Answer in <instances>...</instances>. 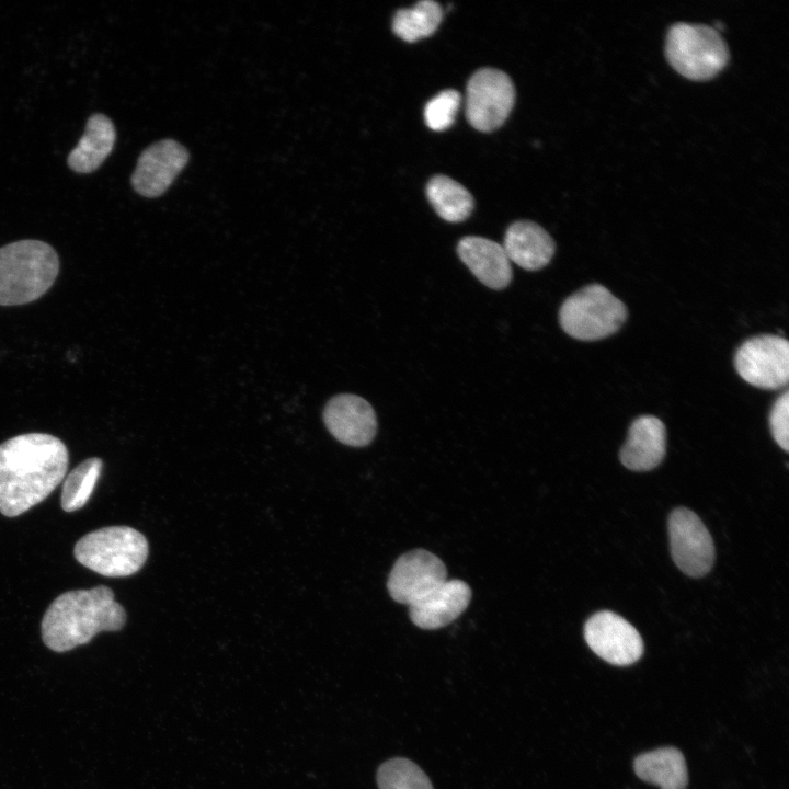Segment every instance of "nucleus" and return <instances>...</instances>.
Segmentation results:
<instances>
[{"label": "nucleus", "instance_id": "f257e3e1", "mask_svg": "<svg viewBox=\"0 0 789 789\" xmlns=\"http://www.w3.org/2000/svg\"><path fill=\"white\" fill-rule=\"evenodd\" d=\"M69 464L56 436L27 433L0 444V513L14 517L44 501L64 480Z\"/></svg>", "mask_w": 789, "mask_h": 789}, {"label": "nucleus", "instance_id": "f03ea898", "mask_svg": "<svg viewBox=\"0 0 789 789\" xmlns=\"http://www.w3.org/2000/svg\"><path fill=\"white\" fill-rule=\"evenodd\" d=\"M126 622L124 607L104 585L69 591L53 601L42 619V639L55 652L89 643L102 631H117Z\"/></svg>", "mask_w": 789, "mask_h": 789}, {"label": "nucleus", "instance_id": "7ed1b4c3", "mask_svg": "<svg viewBox=\"0 0 789 789\" xmlns=\"http://www.w3.org/2000/svg\"><path fill=\"white\" fill-rule=\"evenodd\" d=\"M59 272L57 252L39 240L0 248V306H19L42 297Z\"/></svg>", "mask_w": 789, "mask_h": 789}, {"label": "nucleus", "instance_id": "20e7f679", "mask_svg": "<svg viewBox=\"0 0 789 789\" xmlns=\"http://www.w3.org/2000/svg\"><path fill=\"white\" fill-rule=\"evenodd\" d=\"M149 552L146 537L128 526H110L84 535L73 553L82 565L108 578L128 576L145 564Z\"/></svg>", "mask_w": 789, "mask_h": 789}, {"label": "nucleus", "instance_id": "39448f33", "mask_svg": "<svg viewBox=\"0 0 789 789\" xmlns=\"http://www.w3.org/2000/svg\"><path fill=\"white\" fill-rule=\"evenodd\" d=\"M665 56L683 77L706 81L716 77L729 61V49L718 31L705 24L678 22L666 35Z\"/></svg>", "mask_w": 789, "mask_h": 789}, {"label": "nucleus", "instance_id": "423d86ee", "mask_svg": "<svg viewBox=\"0 0 789 789\" xmlns=\"http://www.w3.org/2000/svg\"><path fill=\"white\" fill-rule=\"evenodd\" d=\"M627 318V308L606 287L587 285L561 305L559 321L563 331L582 341L607 338L617 332Z\"/></svg>", "mask_w": 789, "mask_h": 789}, {"label": "nucleus", "instance_id": "0eeeda50", "mask_svg": "<svg viewBox=\"0 0 789 789\" xmlns=\"http://www.w3.org/2000/svg\"><path fill=\"white\" fill-rule=\"evenodd\" d=\"M514 102V84L501 70L479 69L467 83L466 116L477 130L492 132L503 125Z\"/></svg>", "mask_w": 789, "mask_h": 789}, {"label": "nucleus", "instance_id": "6e6552de", "mask_svg": "<svg viewBox=\"0 0 789 789\" xmlns=\"http://www.w3.org/2000/svg\"><path fill=\"white\" fill-rule=\"evenodd\" d=\"M734 364L737 374L750 385L779 389L789 379V343L779 335L753 336L737 348Z\"/></svg>", "mask_w": 789, "mask_h": 789}, {"label": "nucleus", "instance_id": "1a4fd4ad", "mask_svg": "<svg viewBox=\"0 0 789 789\" xmlns=\"http://www.w3.org/2000/svg\"><path fill=\"white\" fill-rule=\"evenodd\" d=\"M668 535L672 558L685 574L699 578L710 571L714 546L697 514L686 507L675 508L668 518Z\"/></svg>", "mask_w": 789, "mask_h": 789}, {"label": "nucleus", "instance_id": "9d476101", "mask_svg": "<svg viewBox=\"0 0 789 789\" xmlns=\"http://www.w3.org/2000/svg\"><path fill=\"white\" fill-rule=\"evenodd\" d=\"M584 637L592 651L613 665L633 664L643 653V641L637 629L613 611L594 614L585 624Z\"/></svg>", "mask_w": 789, "mask_h": 789}, {"label": "nucleus", "instance_id": "9b49d317", "mask_svg": "<svg viewBox=\"0 0 789 789\" xmlns=\"http://www.w3.org/2000/svg\"><path fill=\"white\" fill-rule=\"evenodd\" d=\"M447 580V570L432 552L416 549L402 554L395 563L388 591L398 603L411 605Z\"/></svg>", "mask_w": 789, "mask_h": 789}, {"label": "nucleus", "instance_id": "f8f14e48", "mask_svg": "<svg viewBox=\"0 0 789 789\" xmlns=\"http://www.w3.org/2000/svg\"><path fill=\"white\" fill-rule=\"evenodd\" d=\"M187 149L173 139H162L139 156L132 175L135 191L145 197H158L187 164Z\"/></svg>", "mask_w": 789, "mask_h": 789}, {"label": "nucleus", "instance_id": "ddd939ff", "mask_svg": "<svg viewBox=\"0 0 789 789\" xmlns=\"http://www.w3.org/2000/svg\"><path fill=\"white\" fill-rule=\"evenodd\" d=\"M323 420L329 432L348 446H366L376 435L377 420L373 407L355 395L332 398L324 408Z\"/></svg>", "mask_w": 789, "mask_h": 789}, {"label": "nucleus", "instance_id": "4468645a", "mask_svg": "<svg viewBox=\"0 0 789 789\" xmlns=\"http://www.w3.org/2000/svg\"><path fill=\"white\" fill-rule=\"evenodd\" d=\"M471 599V590L460 580L443 584L409 606L412 622L422 629L442 628L458 618Z\"/></svg>", "mask_w": 789, "mask_h": 789}, {"label": "nucleus", "instance_id": "2eb2a0df", "mask_svg": "<svg viewBox=\"0 0 789 789\" xmlns=\"http://www.w3.org/2000/svg\"><path fill=\"white\" fill-rule=\"evenodd\" d=\"M666 450V430L653 415H641L629 427L620 449L621 464L633 471H648L661 464Z\"/></svg>", "mask_w": 789, "mask_h": 789}, {"label": "nucleus", "instance_id": "dca6fc26", "mask_svg": "<svg viewBox=\"0 0 789 789\" xmlns=\"http://www.w3.org/2000/svg\"><path fill=\"white\" fill-rule=\"evenodd\" d=\"M460 260L485 286L506 287L512 279L511 261L503 245L482 237L468 236L457 245Z\"/></svg>", "mask_w": 789, "mask_h": 789}, {"label": "nucleus", "instance_id": "f3484780", "mask_svg": "<svg viewBox=\"0 0 789 789\" xmlns=\"http://www.w3.org/2000/svg\"><path fill=\"white\" fill-rule=\"evenodd\" d=\"M503 248L510 261L528 271L544 267L554 253L550 235L527 220L516 221L507 228Z\"/></svg>", "mask_w": 789, "mask_h": 789}, {"label": "nucleus", "instance_id": "a211bd4d", "mask_svg": "<svg viewBox=\"0 0 789 789\" xmlns=\"http://www.w3.org/2000/svg\"><path fill=\"white\" fill-rule=\"evenodd\" d=\"M636 775L661 789H686L688 770L683 753L673 746L660 747L638 755L633 761Z\"/></svg>", "mask_w": 789, "mask_h": 789}, {"label": "nucleus", "instance_id": "6ab92c4d", "mask_svg": "<svg viewBox=\"0 0 789 789\" xmlns=\"http://www.w3.org/2000/svg\"><path fill=\"white\" fill-rule=\"evenodd\" d=\"M115 137L112 121L103 114H93L87 122L83 136L68 157L69 167L80 173L94 171L111 153Z\"/></svg>", "mask_w": 789, "mask_h": 789}, {"label": "nucleus", "instance_id": "aec40b11", "mask_svg": "<svg viewBox=\"0 0 789 789\" xmlns=\"http://www.w3.org/2000/svg\"><path fill=\"white\" fill-rule=\"evenodd\" d=\"M426 195L438 216L450 222L467 219L473 209L474 201L469 191L446 175L433 176L427 183Z\"/></svg>", "mask_w": 789, "mask_h": 789}, {"label": "nucleus", "instance_id": "412c9836", "mask_svg": "<svg viewBox=\"0 0 789 789\" xmlns=\"http://www.w3.org/2000/svg\"><path fill=\"white\" fill-rule=\"evenodd\" d=\"M443 19L441 5L433 0H423L409 9L396 12L392 30L401 39L413 43L431 36Z\"/></svg>", "mask_w": 789, "mask_h": 789}, {"label": "nucleus", "instance_id": "4be33fe9", "mask_svg": "<svg viewBox=\"0 0 789 789\" xmlns=\"http://www.w3.org/2000/svg\"><path fill=\"white\" fill-rule=\"evenodd\" d=\"M103 467L101 458L91 457L73 468L66 477L60 504L65 512H75L88 502Z\"/></svg>", "mask_w": 789, "mask_h": 789}, {"label": "nucleus", "instance_id": "5701e85b", "mask_svg": "<svg viewBox=\"0 0 789 789\" xmlns=\"http://www.w3.org/2000/svg\"><path fill=\"white\" fill-rule=\"evenodd\" d=\"M377 784L379 789H433L426 774L415 763L402 757L380 765Z\"/></svg>", "mask_w": 789, "mask_h": 789}, {"label": "nucleus", "instance_id": "b1692460", "mask_svg": "<svg viewBox=\"0 0 789 789\" xmlns=\"http://www.w3.org/2000/svg\"><path fill=\"white\" fill-rule=\"evenodd\" d=\"M460 101V93L453 89L444 90L435 95L424 108L426 125L435 132L449 128L455 121Z\"/></svg>", "mask_w": 789, "mask_h": 789}, {"label": "nucleus", "instance_id": "393cba45", "mask_svg": "<svg viewBox=\"0 0 789 789\" xmlns=\"http://www.w3.org/2000/svg\"><path fill=\"white\" fill-rule=\"evenodd\" d=\"M769 425L775 442L785 451L789 450V392L785 391L774 403Z\"/></svg>", "mask_w": 789, "mask_h": 789}]
</instances>
